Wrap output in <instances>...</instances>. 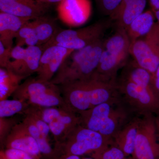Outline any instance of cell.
Wrapping results in <instances>:
<instances>
[{
    "instance_id": "obj_24",
    "label": "cell",
    "mask_w": 159,
    "mask_h": 159,
    "mask_svg": "<svg viewBox=\"0 0 159 159\" xmlns=\"http://www.w3.org/2000/svg\"><path fill=\"white\" fill-rule=\"evenodd\" d=\"M30 105L22 99H6L0 101V118H9L16 114H24Z\"/></svg>"
},
{
    "instance_id": "obj_2",
    "label": "cell",
    "mask_w": 159,
    "mask_h": 159,
    "mask_svg": "<svg viewBox=\"0 0 159 159\" xmlns=\"http://www.w3.org/2000/svg\"><path fill=\"white\" fill-rule=\"evenodd\" d=\"M78 114L80 125L112 140L118 132L136 116L120 97Z\"/></svg>"
},
{
    "instance_id": "obj_12",
    "label": "cell",
    "mask_w": 159,
    "mask_h": 159,
    "mask_svg": "<svg viewBox=\"0 0 159 159\" xmlns=\"http://www.w3.org/2000/svg\"><path fill=\"white\" fill-rule=\"evenodd\" d=\"M73 51L57 45L50 46L44 49L36 78L45 82L51 81L66 57Z\"/></svg>"
},
{
    "instance_id": "obj_36",
    "label": "cell",
    "mask_w": 159,
    "mask_h": 159,
    "mask_svg": "<svg viewBox=\"0 0 159 159\" xmlns=\"http://www.w3.org/2000/svg\"><path fill=\"white\" fill-rule=\"evenodd\" d=\"M35 1L39 2L50 5V4H55V3L59 4L62 2L63 0H35Z\"/></svg>"
},
{
    "instance_id": "obj_23",
    "label": "cell",
    "mask_w": 159,
    "mask_h": 159,
    "mask_svg": "<svg viewBox=\"0 0 159 159\" xmlns=\"http://www.w3.org/2000/svg\"><path fill=\"white\" fill-rule=\"evenodd\" d=\"M147 0H133L128 4L116 20L118 28L126 31L130 23L144 12Z\"/></svg>"
},
{
    "instance_id": "obj_14",
    "label": "cell",
    "mask_w": 159,
    "mask_h": 159,
    "mask_svg": "<svg viewBox=\"0 0 159 159\" xmlns=\"http://www.w3.org/2000/svg\"><path fill=\"white\" fill-rule=\"evenodd\" d=\"M5 148H15L27 152L34 159H42L37 142L22 122L13 126L4 142Z\"/></svg>"
},
{
    "instance_id": "obj_6",
    "label": "cell",
    "mask_w": 159,
    "mask_h": 159,
    "mask_svg": "<svg viewBox=\"0 0 159 159\" xmlns=\"http://www.w3.org/2000/svg\"><path fill=\"white\" fill-rule=\"evenodd\" d=\"M112 143V139L80 124L63 141L54 144V148L57 157L65 154L82 156L99 152Z\"/></svg>"
},
{
    "instance_id": "obj_39",
    "label": "cell",
    "mask_w": 159,
    "mask_h": 159,
    "mask_svg": "<svg viewBox=\"0 0 159 159\" xmlns=\"http://www.w3.org/2000/svg\"><path fill=\"white\" fill-rule=\"evenodd\" d=\"M8 1H20V2H32L34 0H4Z\"/></svg>"
},
{
    "instance_id": "obj_40",
    "label": "cell",
    "mask_w": 159,
    "mask_h": 159,
    "mask_svg": "<svg viewBox=\"0 0 159 159\" xmlns=\"http://www.w3.org/2000/svg\"><path fill=\"white\" fill-rule=\"evenodd\" d=\"M156 120L157 124L159 128V116H157L156 117Z\"/></svg>"
},
{
    "instance_id": "obj_29",
    "label": "cell",
    "mask_w": 159,
    "mask_h": 159,
    "mask_svg": "<svg viewBox=\"0 0 159 159\" xmlns=\"http://www.w3.org/2000/svg\"><path fill=\"white\" fill-rule=\"evenodd\" d=\"M23 115L28 117L34 123V125L44 135L49 138V134L51 132L48 125L42 119L38 116L36 114L29 110L27 109Z\"/></svg>"
},
{
    "instance_id": "obj_7",
    "label": "cell",
    "mask_w": 159,
    "mask_h": 159,
    "mask_svg": "<svg viewBox=\"0 0 159 159\" xmlns=\"http://www.w3.org/2000/svg\"><path fill=\"white\" fill-rule=\"evenodd\" d=\"M12 97L13 99L25 100L30 105L69 108L64 100L59 86L50 81H41L36 77L26 80Z\"/></svg>"
},
{
    "instance_id": "obj_22",
    "label": "cell",
    "mask_w": 159,
    "mask_h": 159,
    "mask_svg": "<svg viewBox=\"0 0 159 159\" xmlns=\"http://www.w3.org/2000/svg\"><path fill=\"white\" fill-rule=\"evenodd\" d=\"M25 77L4 68H0V101L12 96Z\"/></svg>"
},
{
    "instance_id": "obj_37",
    "label": "cell",
    "mask_w": 159,
    "mask_h": 159,
    "mask_svg": "<svg viewBox=\"0 0 159 159\" xmlns=\"http://www.w3.org/2000/svg\"><path fill=\"white\" fill-rule=\"evenodd\" d=\"M154 13L155 17L157 19V22L159 24V10L155 11V12H154Z\"/></svg>"
},
{
    "instance_id": "obj_9",
    "label": "cell",
    "mask_w": 159,
    "mask_h": 159,
    "mask_svg": "<svg viewBox=\"0 0 159 159\" xmlns=\"http://www.w3.org/2000/svg\"><path fill=\"white\" fill-rule=\"evenodd\" d=\"M28 110L48 125L55 144L63 141L71 131L80 124L79 115L68 107L30 105Z\"/></svg>"
},
{
    "instance_id": "obj_26",
    "label": "cell",
    "mask_w": 159,
    "mask_h": 159,
    "mask_svg": "<svg viewBox=\"0 0 159 159\" xmlns=\"http://www.w3.org/2000/svg\"><path fill=\"white\" fill-rule=\"evenodd\" d=\"M92 157L96 159H134L132 157H126L113 143L101 151L93 154Z\"/></svg>"
},
{
    "instance_id": "obj_30",
    "label": "cell",
    "mask_w": 159,
    "mask_h": 159,
    "mask_svg": "<svg viewBox=\"0 0 159 159\" xmlns=\"http://www.w3.org/2000/svg\"><path fill=\"white\" fill-rule=\"evenodd\" d=\"M2 150L7 159H34L29 154L19 149L9 148Z\"/></svg>"
},
{
    "instance_id": "obj_21",
    "label": "cell",
    "mask_w": 159,
    "mask_h": 159,
    "mask_svg": "<svg viewBox=\"0 0 159 159\" xmlns=\"http://www.w3.org/2000/svg\"><path fill=\"white\" fill-rule=\"evenodd\" d=\"M31 22L38 39L39 46L43 45L48 42L58 28L55 20L44 15L33 20Z\"/></svg>"
},
{
    "instance_id": "obj_33",
    "label": "cell",
    "mask_w": 159,
    "mask_h": 159,
    "mask_svg": "<svg viewBox=\"0 0 159 159\" xmlns=\"http://www.w3.org/2000/svg\"><path fill=\"white\" fill-rule=\"evenodd\" d=\"M155 86L159 95V66L153 76Z\"/></svg>"
},
{
    "instance_id": "obj_38",
    "label": "cell",
    "mask_w": 159,
    "mask_h": 159,
    "mask_svg": "<svg viewBox=\"0 0 159 159\" xmlns=\"http://www.w3.org/2000/svg\"><path fill=\"white\" fill-rule=\"evenodd\" d=\"M0 159H7V158L5 156L4 153H3L2 150L1 149L0 151Z\"/></svg>"
},
{
    "instance_id": "obj_31",
    "label": "cell",
    "mask_w": 159,
    "mask_h": 159,
    "mask_svg": "<svg viewBox=\"0 0 159 159\" xmlns=\"http://www.w3.org/2000/svg\"><path fill=\"white\" fill-rule=\"evenodd\" d=\"M11 48H7L0 42V66L1 67L6 68L11 60Z\"/></svg>"
},
{
    "instance_id": "obj_15",
    "label": "cell",
    "mask_w": 159,
    "mask_h": 159,
    "mask_svg": "<svg viewBox=\"0 0 159 159\" xmlns=\"http://www.w3.org/2000/svg\"><path fill=\"white\" fill-rule=\"evenodd\" d=\"M50 5L32 2L0 0V11L23 18L33 20L44 15Z\"/></svg>"
},
{
    "instance_id": "obj_32",
    "label": "cell",
    "mask_w": 159,
    "mask_h": 159,
    "mask_svg": "<svg viewBox=\"0 0 159 159\" xmlns=\"http://www.w3.org/2000/svg\"><path fill=\"white\" fill-rule=\"evenodd\" d=\"M133 1V0H122L118 8L115 10L113 13L110 16L111 19L116 20L125 6Z\"/></svg>"
},
{
    "instance_id": "obj_34",
    "label": "cell",
    "mask_w": 159,
    "mask_h": 159,
    "mask_svg": "<svg viewBox=\"0 0 159 159\" xmlns=\"http://www.w3.org/2000/svg\"><path fill=\"white\" fill-rule=\"evenodd\" d=\"M80 156L74 155L65 154L60 155L57 157L56 159H81Z\"/></svg>"
},
{
    "instance_id": "obj_5",
    "label": "cell",
    "mask_w": 159,
    "mask_h": 159,
    "mask_svg": "<svg viewBox=\"0 0 159 159\" xmlns=\"http://www.w3.org/2000/svg\"><path fill=\"white\" fill-rule=\"evenodd\" d=\"M130 41L125 29L118 28L104 40L99 65L95 74L107 81H116L119 69L127 63Z\"/></svg>"
},
{
    "instance_id": "obj_4",
    "label": "cell",
    "mask_w": 159,
    "mask_h": 159,
    "mask_svg": "<svg viewBox=\"0 0 159 159\" xmlns=\"http://www.w3.org/2000/svg\"><path fill=\"white\" fill-rule=\"evenodd\" d=\"M119 96L134 115L159 116V95L153 78L130 80L117 78Z\"/></svg>"
},
{
    "instance_id": "obj_25",
    "label": "cell",
    "mask_w": 159,
    "mask_h": 159,
    "mask_svg": "<svg viewBox=\"0 0 159 159\" xmlns=\"http://www.w3.org/2000/svg\"><path fill=\"white\" fill-rule=\"evenodd\" d=\"M31 21V20H30ZM29 21L22 27L16 36V45L39 46V41L34 28Z\"/></svg>"
},
{
    "instance_id": "obj_17",
    "label": "cell",
    "mask_w": 159,
    "mask_h": 159,
    "mask_svg": "<svg viewBox=\"0 0 159 159\" xmlns=\"http://www.w3.org/2000/svg\"><path fill=\"white\" fill-rule=\"evenodd\" d=\"M31 20L0 12V42L7 48H13V40L22 27Z\"/></svg>"
},
{
    "instance_id": "obj_41",
    "label": "cell",
    "mask_w": 159,
    "mask_h": 159,
    "mask_svg": "<svg viewBox=\"0 0 159 159\" xmlns=\"http://www.w3.org/2000/svg\"><path fill=\"white\" fill-rule=\"evenodd\" d=\"M83 159H96L94 158L93 157H92V158H84Z\"/></svg>"
},
{
    "instance_id": "obj_11",
    "label": "cell",
    "mask_w": 159,
    "mask_h": 159,
    "mask_svg": "<svg viewBox=\"0 0 159 159\" xmlns=\"http://www.w3.org/2000/svg\"><path fill=\"white\" fill-rule=\"evenodd\" d=\"M132 157L134 159H159V128L154 115L141 117Z\"/></svg>"
},
{
    "instance_id": "obj_27",
    "label": "cell",
    "mask_w": 159,
    "mask_h": 159,
    "mask_svg": "<svg viewBox=\"0 0 159 159\" xmlns=\"http://www.w3.org/2000/svg\"><path fill=\"white\" fill-rule=\"evenodd\" d=\"M97 7L102 14L110 16L122 0H96Z\"/></svg>"
},
{
    "instance_id": "obj_35",
    "label": "cell",
    "mask_w": 159,
    "mask_h": 159,
    "mask_svg": "<svg viewBox=\"0 0 159 159\" xmlns=\"http://www.w3.org/2000/svg\"><path fill=\"white\" fill-rule=\"evenodd\" d=\"M149 2L153 12L159 10V0H149Z\"/></svg>"
},
{
    "instance_id": "obj_13",
    "label": "cell",
    "mask_w": 159,
    "mask_h": 159,
    "mask_svg": "<svg viewBox=\"0 0 159 159\" xmlns=\"http://www.w3.org/2000/svg\"><path fill=\"white\" fill-rule=\"evenodd\" d=\"M58 16L69 26H79L88 20L91 13L89 0H63L57 8Z\"/></svg>"
},
{
    "instance_id": "obj_19",
    "label": "cell",
    "mask_w": 159,
    "mask_h": 159,
    "mask_svg": "<svg viewBox=\"0 0 159 159\" xmlns=\"http://www.w3.org/2000/svg\"><path fill=\"white\" fill-rule=\"evenodd\" d=\"M153 11L148 10L143 12L130 23L126 31L130 43L146 35L154 25Z\"/></svg>"
},
{
    "instance_id": "obj_10",
    "label": "cell",
    "mask_w": 159,
    "mask_h": 159,
    "mask_svg": "<svg viewBox=\"0 0 159 159\" xmlns=\"http://www.w3.org/2000/svg\"><path fill=\"white\" fill-rule=\"evenodd\" d=\"M129 54L140 66L153 76L159 66V24L155 23L149 32L130 43Z\"/></svg>"
},
{
    "instance_id": "obj_28",
    "label": "cell",
    "mask_w": 159,
    "mask_h": 159,
    "mask_svg": "<svg viewBox=\"0 0 159 159\" xmlns=\"http://www.w3.org/2000/svg\"><path fill=\"white\" fill-rule=\"evenodd\" d=\"M17 123L16 120L12 118H0V143L1 146H3L6 138L13 126Z\"/></svg>"
},
{
    "instance_id": "obj_3",
    "label": "cell",
    "mask_w": 159,
    "mask_h": 159,
    "mask_svg": "<svg viewBox=\"0 0 159 159\" xmlns=\"http://www.w3.org/2000/svg\"><path fill=\"white\" fill-rule=\"evenodd\" d=\"M104 42L100 39L83 48L72 51L50 82L60 85L90 77L99 65Z\"/></svg>"
},
{
    "instance_id": "obj_1",
    "label": "cell",
    "mask_w": 159,
    "mask_h": 159,
    "mask_svg": "<svg viewBox=\"0 0 159 159\" xmlns=\"http://www.w3.org/2000/svg\"><path fill=\"white\" fill-rule=\"evenodd\" d=\"M58 86L66 104L77 114L120 97L116 81L104 80L95 74Z\"/></svg>"
},
{
    "instance_id": "obj_18",
    "label": "cell",
    "mask_w": 159,
    "mask_h": 159,
    "mask_svg": "<svg viewBox=\"0 0 159 159\" xmlns=\"http://www.w3.org/2000/svg\"><path fill=\"white\" fill-rule=\"evenodd\" d=\"M43 52L41 46L28 47L26 48L25 58L18 63L9 66L6 69L27 78L31 74L37 73Z\"/></svg>"
},
{
    "instance_id": "obj_20",
    "label": "cell",
    "mask_w": 159,
    "mask_h": 159,
    "mask_svg": "<svg viewBox=\"0 0 159 159\" xmlns=\"http://www.w3.org/2000/svg\"><path fill=\"white\" fill-rule=\"evenodd\" d=\"M22 122L37 142L43 158L56 159L57 157L56 152L54 148L51 147L49 138L44 135L34 123L26 116H24Z\"/></svg>"
},
{
    "instance_id": "obj_42",
    "label": "cell",
    "mask_w": 159,
    "mask_h": 159,
    "mask_svg": "<svg viewBox=\"0 0 159 159\" xmlns=\"http://www.w3.org/2000/svg\"></svg>"
},
{
    "instance_id": "obj_16",
    "label": "cell",
    "mask_w": 159,
    "mask_h": 159,
    "mask_svg": "<svg viewBox=\"0 0 159 159\" xmlns=\"http://www.w3.org/2000/svg\"><path fill=\"white\" fill-rule=\"evenodd\" d=\"M141 117L134 116L113 138V143L122 150L126 157H132L134 155Z\"/></svg>"
},
{
    "instance_id": "obj_8",
    "label": "cell",
    "mask_w": 159,
    "mask_h": 159,
    "mask_svg": "<svg viewBox=\"0 0 159 159\" xmlns=\"http://www.w3.org/2000/svg\"><path fill=\"white\" fill-rule=\"evenodd\" d=\"M110 25L109 21L101 20L77 30L58 28L48 42L41 46L43 51L53 45L60 46L73 51L80 50L102 38Z\"/></svg>"
}]
</instances>
